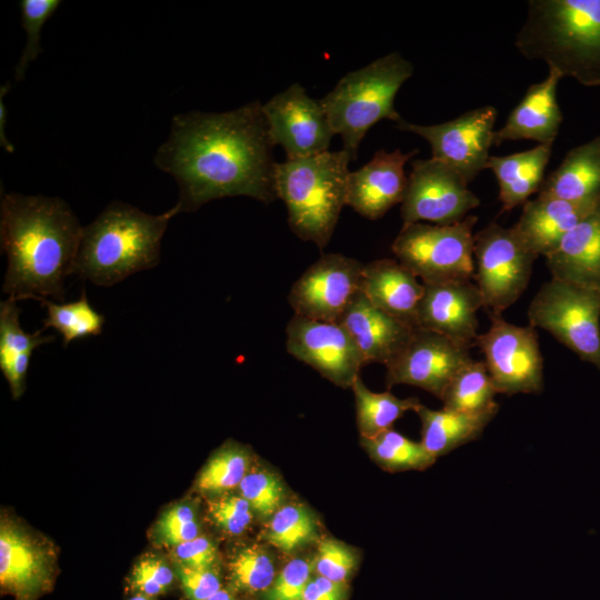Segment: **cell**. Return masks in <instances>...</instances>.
<instances>
[{
    "label": "cell",
    "instance_id": "cell-33",
    "mask_svg": "<svg viewBox=\"0 0 600 600\" xmlns=\"http://www.w3.org/2000/svg\"><path fill=\"white\" fill-rule=\"evenodd\" d=\"M248 451L231 442L223 446L210 458L197 480L199 491L220 494L239 487L249 472Z\"/></svg>",
    "mask_w": 600,
    "mask_h": 600
},
{
    "label": "cell",
    "instance_id": "cell-28",
    "mask_svg": "<svg viewBox=\"0 0 600 600\" xmlns=\"http://www.w3.org/2000/svg\"><path fill=\"white\" fill-rule=\"evenodd\" d=\"M413 411L421 421L420 442L436 458L477 440L497 414L466 413L446 408L432 410L421 403Z\"/></svg>",
    "mask_w": 600,
    "mask_h": 600
},
{
    "label": "cell",
    "instance_id": "cell-10",
    "mask_svg": "<svg viewBox=\"0 0 600 600\" xmlns=\"http://www.w3.org/2000/svg\"><path fill=\"white\" fill-rule=\"evenodd\" d=\"M489 330L476 346L498 393H540L543 389V359L533 327H520L501 314H489Z\"/></svg>",
    "mask_w": 600,
    "mask_h": 600
},
{
    "label": "cell",
    "instance_id": "cell-24",
    "mask_svg": "<svg viewBox=\"0 0 600 600\" xmlns=\"http://www.w3.org/2000/svg\"><path fill=\"white\" fill-rule=\"evenodd\" d=\"M359 290L382 311L417 328L423 283L398 260L378 259L363 264Z\"/></svg>",
    "mask_w": 600,
    "mask_h": 600
},
{
    "label": "cell",
    "instance_id": "cell-47",
    "mask_svg": "<svg viewBox=\"0 0 600 600\" xmlns=\"http://www.w3.org/2000/svg\"><path fill=\"white\" fill-rule=\"evenodd\" d=\"M302 600H320L318 587L313 579H311L307 584Z\"/></svg>",
    "mask_w": 600,
    "mask_h": 600
},
{
    "label": "cell",
    "instance_id": "cell-22",
    "mask_svg": "<svg viewBox=\"0 0 600 600\" xmlns=\"http://www.w3.org/2000/svg\"><path fill=\"white\" fill-rule=\"evenodd\" d=\"M600 198L587 201H568L538 194L528 200L513 229L537 256L547 257L561 239L584 219Z\"/></svg>",
    "mask_w": 600,
    "mask_h": 600
},
{
    "label": "cell",
    "instance_id": "cell-34",
    "mask_svg": "<svg viewBox=\"0 0 600 600\" xmlns=\"http://www.w3.org/2000/svg\"><path fill=\"white\" fill-rule=\"evenodd\" d=\"M228 569L231 587L247 593L266 592L277 576L271 554L254 544L234 551Z\"/></svg>",
    "mask_w": 600,
    "mask_h": 600
},
{
    "label": "cell",
    "instance_id": "cell-44",
    "mask_svg": "<svg viewBox=\"0 0 600 600\" xmlns=\"http://www.w3.org/2000/svg\"><path fill=\"white\" fill-rule=\"evenodd\" d=\"M173 549L174 563L189 568L208 569L214 568L218 551L214 543L204 536H199L190 541L180 543Z\"/></svg>",
    "mask_w": 600,
    "mask_h": 600
},
{
    "label": "cell",
    "instance_id": "cell-23",
    "mask_svg": "<svg viewBox=\"0 0 600 600\" xmlns=\"http://www.w3.org/2000/svg\"><path fill=\"white\" fill-rule=\"evenodd\" d=\"M546 260L551 278L600 290V200Z\"/></svg>",
    "mask_w": 600,
    "mask_h": 600
},
{
    "label": "cell",
    "instance_id": "cell-12",
    "mask_svg": "<svg viewBox=\"0 0 600 600\" xmlns=\"http://www.w3.org/2000/svg\"><path fill=\"white\" fill-rule=\"evenodd\" d=\"M497 117L494 107L484 106L439 124L423 126L400 119L396 127L427 140L432 158L454 169L469 183L486 169Z\"/></svg>",
    "mask_w": 600,
    "mask_h": 600
},
{
    "label": "cell",
    "instance_id": "cell-43",
    "mask_svg": "<svg viewBox=\"0 0 600 600\" xmlns=\"http://www.w3.org/2000/svg\"><path fill=\"white\" fill-rule=\"evenodd\" d=\"M174 569L188 600H206L222 588L221 577L216 567L196 569L174 563Z\"/></svg>",
    "mask_w": 600,
    "mask_h": 600
},
{
    "label": "cell",
    "instance_id": "cell-11",
    "mask_svg": "<svg viewBox=\"0 0 600 600\" xmlns=\"http://www.w3.org/2000/svg\"><path fill=\"white\" fill-rule=\"evenodd\" d=\"M479 204L464 178L444 162L432 157L412 162L401 202L403 226L422 221L453 224Z\"/></svg>",
    "mask_w": 600,
    "mask_h": 600
},
{
    "label": "cell",
    "instance_id": "cell-20",
    "mask_svg": "<svg viewBox=\"0 0 600 600\" xmlns=\"http://www.w3.org/2000/svg\"><path fill=\"white\" fill-rule=\"evenodd\" d=\"M337 323L356 342L366 364H387L404 347L414 329L372 304L360 290Z\"/></svg>",
    "mask_w": 600,
    "mask_h": 600
},
{
    "label": "cell",
    "instance_id": "cell-17",
    "mask_svg": "<svg viewBox=\"0 0 600 600\" xmlns=\"http://www.w3.org/2000/svg\"><path fill=\"white\" fill-rule=\"evenodd\" d=\"M471 360L468 349L417 327L404 347L386 364L387 386L410 384L441 399L453 377Z\"/></svg>",
    "mask_w": 600,
    "mask_h": 600
},
{
    "label": "cell",
    "instance_id": "cell-26",
    "mask_svg": "<svg viewBox=\"0 0 600 600\" xmlns=\"http://www.w3.org/2000/svg\"><path fill=\"white\" fill-rule=\"evenodd\" d=\"M538 194L574 202L600 198V136L572 148Z\"/></svg>",
    "mask_w": 600,
    "mask_h": 600
},
{
    "label": "cell",
    "instance_id": "cell-30",
    "mask_svg": "<svg viewBox=\"0 0 600 600\" xmlns=\"http://www.w3.org/2000/svg\"><path fill=\"white\" fill-rule=\"evenodd\" d=\"M357 409V423L361 437H373L391 429L407 411L420 403L417 398L400 399L389 391H370L360 377L351 386Z\"/></svg>",
    "mask_w": 600,
    "mask_h": 600
},
{
    "label": "cell",
    "instance_id": "cell-9",
    "mask_svg": "<svg viewBox=\"0 0 600 600\" xmlns=\"http://www.w3.org/2000/svg\"><path fill=\"white\" fill-rule=\"evenodd\" d=\"M473 257L482 308L502 314L527 289L538 256L513 227L491 223L474 234Z\"/></svg>",
    "mask_w": 600,
    "mask_h": 600
},
{
    "label": "cell",
    "instance_id": "cell-42",
    "mask_svg": "<svg viewBox=\"0 0 600 600\" xmlns=\"http://www.w3.org/2000/svg\"><path fill=\"white\" fill-rule=\"evenodd\" d=\"M312 566L300 558L289 561L264 592L266 600H302Z\"/></svg>",
    "mask_w": 600,
    "mask_h": 600
},
{
    "label": "cell",
    "instance_id": "cell-37",
    "mask_svg": "<svg viewBox=\"0 0 600 600\" xmlns=\"http://www.w3.org/2000/svg\"><path fill=\"white\" fill-rule=\"evenodd\" d=\"M176 579L174 567L164 558L148 553L133 566L128 582L133 593L157 598L169 592Z\"/></svg>",
    "mask_w": 600,
    "mask_h": 600
},
{
    "label": "cell",
    "instance_id": "cell-31",
    "mask_svg": "<svg viewBox=\"0 0 600 600\" xmlns=\"http://www.w3.org/2000/svg\"><path fill=\"white\" fill-rule=\"evenodd\" d=\"M361 443L372 460L391 472L424 470L437 459L421 442L410 440L393 429L373 437H361Z\"/></svg>",
    "mask_w": 600,
    "mask_h": 600
},
{
    "label": "cell",
    "instance_id": "cell-40",
    "mask_svg": "<svg viewBox=\"0 0 600 600\" xmlns=\"http://www.w3.org/2000/svg\"><path fill=\"white\" fill-rule=\"evenodd\" d=\"M353 551L338 540L326 538L318 544L312 568L318 576L344 583L356 568Z\"/></svg>",
    "mask_w": 600,
    "mask_h": 600
},
{
    "label": "cell",
    "instance_id": "cell-49",
    "mask_svg": "<svg viewBox=\"0 0 600 600\" xmlns=\"http://www.w3.org/2000/svg\"><path fill=\"white\" fill-rule=\"evenodd\" d=\"M128 600H156V598L140 593H133V596L130 597Z\"/></svg>",
    "mask_w": 600,
    "mask_h": 600
},
{
    "label": "cell",
    "instance_id": "cell-19",
    "mask_svg": "<svg viewBox=\"0 0 600 600\" xmlns=\"http://www.w3.org/2000/svg\"><path fill=\"white\" fill-rule=\"evenodd\" d=\"M417 153L378 150L368 163L349 173L347 204L367 219L382 218L402 202L408 181L404 166Z\"/></svg>",
    "mask_w": 600,
    "mask_h": 600
},
{
    "label": "cell",
    "instance_id": "cell-46",
    "mask_svg": "<svg viewBox=\"0 0 600 600\" xmlns=\"http://www.w3.org/2000/svg\"><path fill=\"white\" fill-rule=\"evenodd\" d=\"M10 88V83H6L1 87L0 90V144L2 148H4L8 152H13L14 147L8 141L4 130H6V122H7V109L3 102V97L8 92Z\"/></svg>",
    "mask_w": 600,
    "mask_h": 600
},
{
    "label": "cell",
    "instance_id": "cell-38",
    "mask_svg": "<svg viewBox=\"0 0 600 600\" xmlns=\"http://www.w3.org/2000/svg\"><path fill=\"white\" fill-rule=\"evenodd\" d=\"M239 494L261 517L273 516L283 499V487L274 474L268 471H249L239 487Z\"/></svg>",
    "mask_w": 600,
    "mask_h": 600
},
{
    "label": "cell",
    "instance_id": "cell-16",
    "mask_svg": "<svg viewBox=\"0 0 600 600\" xmlns=\"http://www.w3.org/2000/svg\"><path fill=\"white\" fill-rule=\"evenodd\" d=\"M363 263L340 254H322L292 284L288 301L294 314L337 322L360 289Z\"/></svg>",
    "mask_w": 600,
    "mask_h": 600
},
{
    "label": "cell",
    "instance_id": "cell-3",
    "mask_svg": "<svg viewBox=\"0 0 600 600\" xmlns=\"http://www.w3.org/2000/svg\"><path fill=\"white\" fill-rule=\"evenodd\" d=\"M514 46L561 78L600 86V0H530Z\"/></svg>",
    "mask_w": 600,
    "mask_h": 600
},
{
    "label": "cell",
    "instance_id": "cell-29",
    "mask_svg": "<svg viewBox=\"0 0 600 600\" xmlns=\"http://www.w3.org/2000/svg\"><path fill=\"white\" fill-rule=\"evenodd\" d=\"M497 390L483 361L471 360L463 366L446 388L443 408L466 413H497Z\"/></svg>",
    "mask_w": 600,
    "mask_h": 600
},
{
    "label": "cell",
    "instance_id": "cell-41",
    "mask_svg": "<svg viewBox=\"0 0 600 600\" xmlns=\"http://www.w3.org/2000/svg\"><path fill=\"white\" fill-rule=\"evenodd\" d=\"M252 509L240 494H222L208 502V513L213 523L222 531L237 536L250 524Z\"/></svg>",
    "mask_w": 600,
    "mask_h": 600
},
{
    "label": "cell",
    "instance_id": "cell-27",
    "mask_svg": "<svg viewBox=\"0 0 600 600\" xmlns=\"http://www.w3.org/2000/svg\"><path fill=\"white\" fill-rule=\"evenodd\" d=\"M20 309L17 301L6 299L0 302V370L9 383L12 398H20L26 389L27 373L33 351L54 340L43 334L46 330L26 332L19 321Z\"/></svg>",
    "mask_w": 600,
    "mask_h": 600
},
{
    "label": "cell",
    "instance_id": "cell-21",
    "mask_svg": "<svg viewBox=\"0 0 600 600\" xmlns=\"http://www.w3.org/2000/svg\"><path fill=\"white\" fill-rule=\"evenodd\" d=\"M561 76L553 69L542 81L531 84L521 101L509 114L506 123L493 133V144L509 140H533L552 144L562 122L557 101V87Z\"/></svg>",
    "mask_w": 600,
    "mask_h": 600
},
{
    "label": "cell",
    "instance_id": "cell-13",
    "mask_svg": "<svg viewBox=\"0 0 600 600\" xmlns=\"http://www.w3.org/2000/svg\"><path fill=\"white\" fill-rule=\"evenodd\" d=\"M57 553L50 541L2 514L0 521V588L14 600H37L50 591Z\"/></svg>",
    "mask_w": 600,
    "mask_h": 600
},
{
    "label": "cell",
    "instance_id": "cell-14",
    "mask_svg": "<svg viewBox=\"0 0 600 600\" xmlns=\"http://www.w3.org/2000/svg\"><path fill=\"white\" fill-rule=\"evenodd\" d=\"M270 139L281 146L288 160L328 151L334 132L320 100L293 83L262 104Z\"/></svg>",
    "mask_w": 600,
    "mask_h": 600
},
{
    "label": "cell",
    "instance_id": "cell-48",
    "mask_svg": "<svg viewBox=\"0 0 600 600\" xmlns=\"http://www.w3.org/2000/svg\"><path fill=\"white\" fill-rule=\"evenodd\" d=\"M206 600H234V596L231 590L221 588L218 592Z\"/></svg>",
    "mask_w": 600,
    "mask_h": 600
},
{
    "label": "cell",
    "instance_id": "cell-35",
    "mask_svg": "<svg viewBox=\"0 0 600 600\" xmlns=\"http://www.w3.org/2000/svg\"><path fill=\"white\" fill-rule=\"evenodd\" d=\"M317 533L313 516L301 504H286L273 516L267 530V540L290 553L310 542Z\"/></svg>",
    "mask_w": 600,
    "mask_h": 600
},
{
    "label": "cell",
    "instance_id": "cell-5",
    "mask_svg": "<svg viewBox=\"0 0 600 600\" xmlns=\"http://www.w3.org/2000/svg\"><path fill=\"white\" fill-rule=\"evenodd\" d=\"M349 153L327 151L276 166V191L288 212L290 230L319 249L329 243L347 204Z\"/></svg>",
    "mask_w": 600,
    "mask_h": 600
},
{
    "label": "cell",
    "instance_id": "cell-2",
    "mask_svg": "<svg viewBox=\"0 0 600 600\" xmlns=\"http://www.w3.org/2000/svg\"><path fill=\"white\" fill-rule=\"evenodd\" d=\"M83 227L66 201L7 193L1 200L0 240L7 256L2 291L14 301H63Z\"/></svg>",
    "mask_w": 600,
    "mask_h": 600
},
{
    "label": "cell",
    "instance_id": "cell-8",
    "mask_svg": "<svg viewBox=\"0 0 600 600\" xmlns=\"http://www.w3.org/2000/svg\"><path fill=\"white\" fill-rule=\"evenodd\" d=\"M528 319L600 372V290L551 278L530 302Z\"/></svg>",
    "mask_w": 600,
    "mask_h": 600
},
{
    "label": "cell",
    "instance_id": "cell-25",
    "mask_svg": "<svg viewBox=\"0 0 600 600\" xmlns=\"http://www.w3.org/2000/svg\"><path fill=\"white\" fill-rule=\"evenodd\" d=\"M551 151L552 144H538L526 151L489 157L486 169L493 172L499 183L502 211L524 204L532 193L539 191Z\"/></svg>",
    "mask_w": 600,
    "mask_h": 600
},
{
    "label": "cell",
    "instance_id": "cell-4",
    "mask_svg": "<svg viewBox=\"0 0 600 600\" xmlns=\"http://www.w3.org/2000/svg\"><path fill=\"white\" fill-rule=\"evenodd\" d=\"M177 206L161 214H148L114 201L83 227L73 273L101 287H110L160 260L161 240Z\"/></svg>",
    "mask_w": 600,
    "mask_h": 600
},
{
    "label": "cell",
    "instance_id": "cell-39",
    "mask_svg": "<svg viewBox=\"0 0 600 600\" xmlns=\"http://www.w3.org/2000/svg\"><path fill=\"white\" fill-rule=\"evenodd\" d=\"M156 540L176 547L200 536L197 512L192 504L181 502L167 509L156 523Z\"/></svg>",
    "mask_w": 600,
    "mask_h": 600
},
{
    "label": "cell",
    "instance_id": "cell-45",
    "mask_svg": "<svg viewBox=\"0 0 600 600\" xmlns=\"http://www.w3.org/2000/svg\"><path fill=\"white\" fill-rule=\"evenodd\" d=\"M313 580L318 587L320 600L344 599L346 591L343 583L334 582L320 576L313 578Z\"/></svg>",
    "mask_w": 600,
    "mask_h": 600
},
{
    "label": "cell",
    "instance_id": "cell-36",
    "mask_svg": "<svg viewBox=\"0 0 600 600\" xmlns=\"http://www.w3.org/2000/svg\"><path fill=\"white\" fill-rule=\"evenodd\" d=\"M60 3L61 1L59 0L20 1L21 26L27 33V42L14 69V78L17 81L23 79L30 62H32L41 53V29L46 21L59 8Z\"/></svg>",
    "mask_w": 600,
    "mask_h": 600
},
{
    "label": "cell",
    "instance_id": "cell-1",
    "mask_svg": "<svg viewBox=\"0 0 600 600\" xmlns=\"http://www.w3.org/2000/svg\"><path fill=\"white\" fill-rule=\"evenodd\" d=\"M273 147L262 103L256 100L227 112L174 116L154 163L179 186V213L236 196L271 203L278 199Z\"/></svg>",
    "mask_w": 600,
    "mask_h": 600
},
{
    "label": "cell",
    "instance_id": "cell-6",
    "mask_svg": "<svg viewBox=\"0 0 600 600\" xmlns=\"http://www.w3.org/2000/svg\"><path fill=\"white\" fill-rule=\"evenodd\" d=\"M412 73L413 64L393 51L347 73L320 99L351 160L357 159L359 146L373 124L383 119H402L394 108V98Z\"/></svg>",
    "mask_w": 600,
    "mask_h": 600
},
{
    "label": "cell",
    "instance_id": "cell-7",
    "mask_svg": "<svg viewBox=\"0 0 600 600\" xmlns=\"http://www.w3.org/2000/svg\"><path fill=\"white\" fill-rule=\"evenodd\" d=\"M477 216L448 226L417 222L402 226L391 249L397 260L422 283H443L474 278Z\"/></svg>",
    "mask_w": 600,
    "mask_h": 600
},
{
    "label": "cell",
    "instance_id": "cell-32",
    "mask_svg": "<svg viewBox=\"0 0 600 600\" xmlns=\"http://www.w3.org/2000/svg\"><path fill=\"white\" fill-rule=\"evenodd\" d=\"M40 303L47 310L43 328L58 331L64 348L73 340L99 336L102 332L104 316L90 304L84 290L76 301L56 303L41 300Z\"/></svg>",
    "mask_w": 600,
    "mask_h": 600
},
{
    "label": "cell",
    "instance_id": "cell-15",
    "mask_svg": "<svg viewBox=\"0 0 600 600\" xmlns=\"http://www.w3.org/2000/svg\"><path fill=\"white\" fill-rule=\"evenodd\" d=\"M286 332L287 351L332 383L351 388L360 377L364 359L356 342L339 323L293 314Z\"/></svg>",
    "mask_w": 600,
    "mask_h": 600
},
{
    "label": "cell",
    "instance_id": "cell-18",
    "mask_svg": "<svg viewBox=\"0 0 600 600\" xmlns=\"http://www.w3.org/2000/svg\"><path fill=\"white\" fill-rule=\"evenodd\" d=\"M417 327L437 332L470 350L478 338L477 311L482 308L479 289L472 280L423 283Z\"/></svg>",
    "mask_w": 600,
    "mask_h": 600
}]
</instances>
